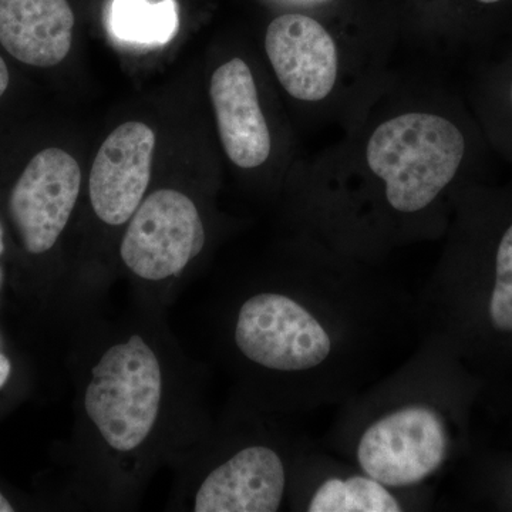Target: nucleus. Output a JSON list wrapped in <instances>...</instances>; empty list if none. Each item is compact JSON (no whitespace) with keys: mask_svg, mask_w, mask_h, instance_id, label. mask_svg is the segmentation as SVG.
Listing matches in <instances>:
<instances>
[{"mask_svg":"<svg viewBox=\"0 0 512 512\" xmlns=\"http://www.w3.org/2000/svg\"><path fill=\"white\" fill-rule=\"evenodd\" d=\"M448 436L443 417L427 404H407L367 426L356 460L367 476L387 487L423 483L446 460Z\"/></svg>","mask_w":512,"mask_h":512,"instance_id":"nucleus-6","label":"nucleus"},{"mask_svg":"<svg viewBox=\"0 0 512 512\" xmlns=\"http://www.w3.org/2000/svg\"><path fill=\"white\" fill-rule=\"evenodd\" d=\"M466 138L437 114L406 113L384 121L366 148L367 165L384 183L393 210L413 214L429 207L456 178Z\"/></svg>","mask_w":512,"mask_h":512,"instance_id":"nucleus-5","label":"nucleus"},{"mask_svg":"<svg viewBox=\"0 0 512 512\" xmlns=\"http://www.w3.org/2000/svg\"><path fill=\"white\" fill-rule=\"evenodd\" d=\"M16 511L15 505L9 500L8 495L0 491V512H13Z\"/></svg>","mask_w":512,"mask_h":512,"instance_id":"nucleus-17","label":"nucleus"},{"mask_svg":"<svg viewBox=\"0 0 512 512\" xmlns=\"http://www.w3.org/2000/svg\"><path fill=\"white\" fill-rule=\"evenodd\" d=\"M207 241L204 214L191 195L170 187L147 192L117 249L134 301L165 311L183 291Z\"/></svg>","mask_w":512,"mask_h":512,"instance_id":"nucleus-3","label":"nucleus"},{"mask_svg":"<svg viewBox=\"0 0 512 512\" xmlns=\"http://www.w3.org/2000/svg\"><path fill=\"white\" fill-rule=\"evenodd\" d=\"M164 309L137 301L73 330L72 491L76 507L130 510L210 426L204 372Z\"/></svg>","mask_w":512,"mask_h":512,"instance_id":"nucleus-1","label":"nucleus"},{"mask_svg":"<svg viewBox=\"0 0 512 512\" xmlns=\"http://www.w3.org/2000/svg\"><path fill=\"white\" fill-rule=\"evenodd\" d=\"M10 375H12V362L5 353L0 352V389L9 382Z\"/></svg>","mask_w":512,"mask_h":512,"instance_id":"nucleus-15","label":"nucleus"},{"mask_svg":"<svg viewBox=\"0 0 512 512\" xmlns=\"http://www.w3.org/2000/svg\"><path fill=\"white\" fill-rule=\"evenodd\" d=\"M73 29L67 0H0V45L29 66L62 63L72 49Z\"/></svg>","mask_w":512,"mask_h":512,"instance_id":"nucleus-11","label":"nucleus"},{"mask_svg":"<svg viewBox=\"0 0 512 512\" xmlns=\"http://www.w3.org/2000/svg\"><path fill=\"white\" fill-rule=\"evenodd\" d=\"M10 82L8 66H6L5 60L0 57V97L5 94L8 90Z\"/></svg>","mask_w":512,"mask_h":512,"instance_id":"nucleus-16","label":"nucleus"},{"mask_svg":"<svg viewBox=\"0 0 512 512\" xmlns=\"http://www.w3.org/2000/svg\"><path fill=\"white\" fill-rule=\"evenodd\" d=\"M488 313L498 332L512 333V224L501 237L495 254V278Z\"/></svg>","mask_w":512,"mask_h":512,"instance_id":"nucleus-14","label":"nucleus"},{"mask_svg":"<svg viewBox=\"0 0 512 512\" xmlns=\"http://www.w3.org/2000/svg\"><path fill=\"white\" fill-rule=\"evenodd\" d=\"M265 49L279 83L295 99L320 101L332 93L338 47L318 20L296 13L279 16L266 30Z\"/></svg>","mask_w":512,"mask_h":512,"instance_id":"nucleus-9","label":"nucleus"},{"mask_svg":"<svg viewBox=\"0 0 512 512\" xmlns=\"http://www.w3.org/2000/svg\"><path fill=\"white\" fill-rule=\"evenodd\" d=\"M478 2H481V3H498V2H501V0H478Z\"/></svg>","mask_w":512,"mask_h":512,"instance_id":"nucleus-19","label":"nucleus"},{"mask_svg":"<svg viewBox=\"0 0 512 512\" xmlns=\"http://www.w3.org/2000/svg\"><path fill=\"white\" fill-rule=\"evenodd\" d=\"M168 508L190 512H275L288 490L284 453L272 441L210 424L175 463Z\"/></svg>","mask_w":512,"mask_h":512,"instance_id":"nucleus-2","label":"nucleus"},{"mask_svg":"<svg viewBox=\"0 0 512 512\" xmlns=\"http://www.w3.org/2000/svg\"><path fill=\"white\" fill-rule=\"evenodd\" d=\"M156 133L140 121L121 124L101 144L89 177L93 217L109 229L126 227L147 195Z\"/></svg>","mask_w":512,"mask_h":512,"instance_id":"nucleus-8","label":"nucleus"},{"mask_svg":"<svg viewBox=\"0 0 512 512\" xmlns=\"http://www.w3.org/2000/svg\"><path fill=\"white\" fill-rule=\"evenodd\" d=\"M177 25L174 0H114L111 6V30L130 42L163 45L173 37Z\"/></svg>","mask_w":512,"mask_h":512,"instance_id":"nucleus-13","label":"nucleus"},{"mask_svg":"<svg viewBox=\"0 0 512 512\" xmlns=\"http://www.w3.org/2000/svg\"><path fill=\"white\" fill-rule=\"evenodd\" d=\"M5 228H3L2 221H0V256L5 254Z\"/></svg>","mask_w":512,"mask_h":512,"instance_id":"nucleus-18","label":"nucleus"},{"mask_svg":"<svg viewBox=\"0 0 512 512\" xmlns=\"http://www.w3.org/2000/svg\"><path fill=\"white\" fill-rule=\"evenodd\" d=\"M82 192L79 163L62 148H46L26 165L9 195V214L23 251L52 254L72 221Z\"/></svg>","mask_w":512,"mask_h":512,"instance_id":"nucleus-7","label":"nucleus"},{"mask_svg":"<svg viewBox=\"0 0 512 512\" xmlns=\"http://www.w3.org/2000/svg\"><path fill=\"white\" fill-rule=\"evenodd\" d=\"M2 279H3V274H2V269H0V284H2Z\"/></svg>","mask_w":512,"mask_h":512,"instance_id":"nucleus-20","label":"nucleus"},{"mask_svg":"<svg viewBox=\"0 0 512 512\" xmlns=\"http://www.w3.org/2000/svg\"><path fill=\"white\" fill-rule=\"evenodd\" d=\"M511 103H512V83H511Z\"/></svg>","mask_w":512,"mask_h":512,"instance_id":"nucleus-21","label":"nucleus"},{"mask_svg":"<svg viewBox=\"0 0 512 512\" xmlns=\"http://www.w3.org/2000/svg\"><path fill=\"white\" fill-rule=\"evenodd\" d=\"M309 512H397L402 504L387 485L367 474L333 477L313 491Z\"/></svg>","mask_w":512,"mask_h":512,"instance_id":"nucleus-12","label":"nucleus"},{"mask_svg":"<svg viewBox=\"0 0 512 512\" xmlns=\"http://www.w3.org/2000/svg\"><path fill=\"white\" fill-rule=\"evenodd\" d=\"M210 94L229 160L245 170L264 164L271 154V133L248 64L232 59L218 67L211 77Z\"/></svg>","mask_w":512,"mask_h":512,"instance_id":"nucleus-10","label":"nucleus"},{"mask_svg":"<svg viewBox=\"0 0 512 512\" xmlns=\"http://www.w3.org/2000/svg\"><path fill=\"white\" fill-rule=\"evenodd\" d=\"M224 339L245 375L268 386L318 369L333 350L326 326L284 288L242 296L225 320Z\"/></svg>","mask_w":512,"mask_h":512,"instance_id":"nucleus-4","label":"nucleus"}]
</instances>
